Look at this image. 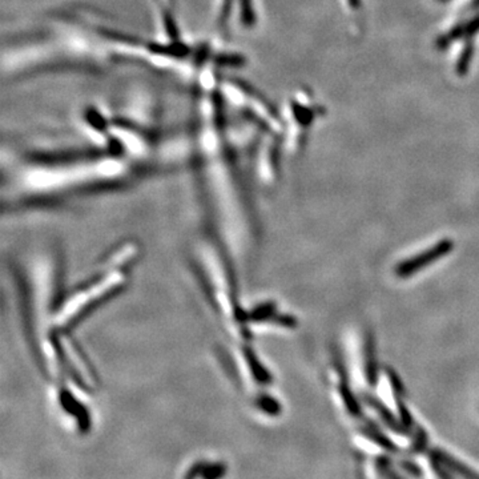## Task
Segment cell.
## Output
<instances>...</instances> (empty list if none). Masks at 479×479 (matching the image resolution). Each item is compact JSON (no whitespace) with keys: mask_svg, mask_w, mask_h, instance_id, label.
I'll return each instance as SVG.
<instances>
[{"mask_svg":"<svg viewBox=\"0 0 479 479\" xmlns=\"http://www.w3.org/2000/svg\"><path fill=\"white\" fill-rule=\"evenodd\" d=\"M453 249H454V241L450 238H444L433 245L431 248H429L427 250H424L417 255L401 261L398 265L395 266L394 272L400 278H409L427 266L431 265L433 263L444 258Z\"/></svg>","mask_w":479,"mask_h":479,"instance_id":"1","label":"cell"},{"mask_svg":"<svg viewBox=\"0 0 479 479\" xmlns=\"http://www.w3.org/2000/svg\"><path fill=\"white\" fill-rule=\"evenodd\" d=\"M362 400H363L365 404L370 406L377 414L380 415L383 424L387 426L392 431L397 433V434H401V436H410L412 434V430L409 427H406L402 424V421L398 419L393 414V412L386 404H383L380 398H377L375 395L370 393H363L362 394Z\"/></svg>","mask_w":479,"mask_h":479,"instance_id":"2","label":"cell"},{"mask_svg":"<svg viewBox=\"0 0 479 479\" xmlns=\"http://www.w3.org/2000/svg\"><path fill=\"white\" fill-rule=\"evenodd\" d=\"M375 340L372 331H368L363 342V360H365V377L370 386L378 382V360L375 353Z\"/></svg>","mask_w":479,"mask_h":479,"instance_id":"3","label":"cell"},{"mask_svg":"<svg viewBox=\"0 0 479 479\" xmlns=\"http://www.w3.org/2000/svg\"><path fill=\"white\" fill-rule=\"evenodd\" d=\"M360 433L366 439L372 441L373 444H375L377 446L381 447L385 451H387L390 454H398L401 451L398 445L393 442L389 436H385L382 431L378 429L377 424H374L370 419H366V425L360 427Z\"/></svg>","mask_w":479,"mask_h":479,"instance_id":"4","label":"cell"},{"mask_svg":"<svg viewBox=\"0 0 479 479\" xmlns=\"http://www.w3.org/2000/svg\"><path fill=\"white\" fill-rule=\"evenodd\" d=\"M429 453L434 454L453 474H458L459 477H465V478H479V473L468 468V465L458 461L457 458L450 456L446 451L441 448H433V450H429Z\"/></svg>","mask_w":479,"mask_h":479,"instance_id":"5","label":"cell"},{"mask_svg":"<svg viewBox=\"0 0 479 479\" xmlns=\"http://www.w3.org/2000/svg\"><path fill=\"white\" fill-rule=\"evenodd\" d=\"M340 394L343 404L346 406L348 412L356 418H363V412H362L361 404L358 402L356 394L353 393L351 385H349V378L346 380H340Z\"/></svg>","mask_w":479,"mask_h":479,"instance_id":"6","label":"cell"},{"mask_svg":"<svg viewBox=\"0 0 479 479\" xmlns=\"http://www.w3.org/2000/svg\"><path fill=\"white\" fill-rule=\"evenodd\" d=\"M427 445H429V438H427L425 429L415 424L414 436H413V441H412L410 446L407 448V453L412 454V456L422 454V453L427 451Z\"/></svg>","mask_w":479,"mask_h":479,"instance_id":"7","label":"cell"},{"mask_svg":"<svg viewBox=\"0 0 479 479\" xmlns=\"http://www.w3.org/2000/svg\"><path fill=\"white\" fill-rule=\"evenodd\" d=\"M375 468H377V473L385 478H401L402 477L401 474L394 471L393 461H392V458L387 457V456L377 457Z\"/></svg>","mask_w":479,"mask_h":479,"instance_id":"8","label":"cell"},{"mask_svg":"<svg viewBox=\"0 0 479 479\" xmlns=\"http://www.w3.org/2000/svg\"><path fill=\"white\" fill-rule=\"evenodd\" d=\"M429 461H430V466L433 468L436 477H439V478H453L454 477V474L434 454L429 453Z\"/></svg>","mask_w":479,"mask_h":479,"instance_id":"9","label":"cell"},{"mask_svg":"<svg viewBox=\"0 0 479 479\" xmlns=\"http://www.w3.org/2000/svg\"><path fill=\"white\" fill-rule=\"evenodd\" d=\"M386 375H387V380L390 382V386H392V392L393 394H406V389H404V383L401 381L400 375L397 374V372L392 369V368H386Z\"/></svg>","mask_w":479,"mask_h":479,"instance_id":"10","label":"cell"},{"mask_svg":"<svg viewBox=\"0 0 479 479\" xmlns=\"http://www.w3.org/2000/svg\"><path fill=\"white\" fill-rule=\"evenodd\" d=\"M400 468H402L406 474H409L412 477H424L422 468H419L415 462L410 461V459L400 461Z\"/></svg>","mask_w":479,"mask_h":479,"instance_id":"11","label":"cell"}]
</instances>
